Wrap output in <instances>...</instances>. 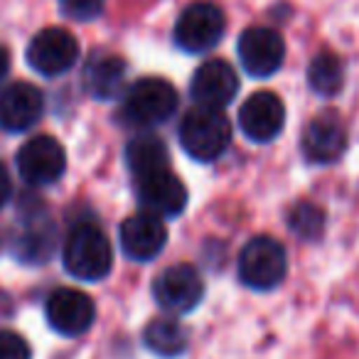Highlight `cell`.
<instances>
[{
  "instance_id": "cell-1",
  "label": "cell",
  "mask_w": 359,
  "mask_h": 359,
  "mask_svg": "<svg viewBox=\"0 0 359 359\" xmlns=\"http://www.w3.org/2000/svg\"><path fill=\"white\" fill-rule=\"evenodd\" d=\"M177 109V91L170 81L145 76L130 84L121 96L118 121L130 128H155L170 121Z\"/></svg>"
},
{
  "instance_id": "cell-2",
  "label": "cell",
  "mask_w": 359,
  "mask_h": 359,
  "mask_svg": "<svg viewBox=\"0 0 359 359\" xmlns=\"http://www.w3.org/2000/svg\"><path fill=\"white\" fill-rule=\"evenodd\" d=\"M62 261L69 276L94 283L111 273L114 249H111L109 236L96 224H76L65 241Z\"/></svg>"
},
{
  "instance_id": "cell-3",
  "label": "cell",
  "mask_w": 359,
  "mask_h": 359,
  "mask_svg": "<svg viewBox=\"0 0 359 359\" xmlns=\"http://www.w3.org/2000/svg\"><path fill=\"white\" fill-rule=\"evenodd\" d=\"M177 133L185 153L200 163L222 158L231 143V123L226 116L222 111L202 109V106L182 116Z\"/></svg>"
},
{
  "instance_id": "cell-4",
  "label": "cell",
  "mask_w": 359,
  "mask_h": 359,
  "mask_svg": "<svg viewBox=\"0 0 359 359\" xmlns=\"http://www.w3.org/2000/svg\"><path fill=\"white\" fill-rule=\"evenodd\" d=\"M288 273V254L273 236H254L239 254V280L251 290H273Z\"/></svg>"
},
{
  "instance_id": "cell-5",
  "label": "cell",
  "mask_w": 359,
  "mask_h": 359,
  "mask_svg": "<svg viewBox=\"0 0 359 359\" xmlns=\"http://www.w3.org/2000/svg\"><path fill=\"white\" fill-rule=\"evenodd\" d=\"M226 30L224 13L212 3H195L177 18L175 25V45L190 55H205L222 42Z\"/></svg>"
},
{
  "instance_id": "cell-6",
  "label": "cell",
  "mask_w": 359,
  "mask_h": 359,
  "mask_svg": "<svg viewBox=\"0 0 359 359\" xmlns=\"http://www.w3.org/2000/svg\"><path fill=\"white\" fill-rule=\"evenodd\" d=\"M153 298L165 313H192L205 298V280L190 264H175L153 280Z\"/></svg>"
},
{
  "instance_id": "cell-7",
  "label": "cell",
  "mask_w": 359,
  "mask_h": 359,
  "mask_svg": "<svg viewBox=\"0 0 359 359\" xmlns=\"http://www.w3.org/2000/svg\"><path fill=\"white\" fill-rule=\"evenodd\" d=\"M15 165L22 180L30 185H55L65 175L67 153L60 140H55L52 135H35V138L25 140L22 148L18 150Z\"/></svg>"
},
{
  "instance_id": "cell-8",
  "label": "cell",
  "mask_w": 359,
  "mask_h": 359,
  "mask_svg": "<svg viewBox=\"0 0 359 359\" xmlns=\"http://www.w3.org/2000/svg\"><path fill=\"white\" fill-rule=\"evenodd\" d=\"M79 60V42L69 30L47 27L27 45V62L42 76H60L69 72Z\"/></svg>"
},
{
  "instance_id": "cell-9",
  "label": "cell",
  "mask_w": 359,
  "mask_h": 359,
  "mask_svg": "<svg viewBox=\"0 0 359 359\" xmlns=\"http://www.w3.org/2000/svg\"><path fill=\"white\" fill-rule=\"evenodd\" d=\"M239 60L246 74L254 79H269L283 67L285 60V42L271 27H249L239 37Z\"/></svg>"
},
{
  "instance_id": "cell-10",
  "label": "cell",
  "mask_w": 359,
  "mask_h": 359,
  "mask_svg": "<svg viewBox=\"0 0 359 359\" xmlns=\"http://www.w3.org/2000/svg\"><path fill=\"white\" fill-rule=\"evenodd\" d=\"M47 323L65 337H79L89 332L96 320V305L86 293L76 288H57L45 303Z\"/></svg>"
},
{
  "instance_id": "cell-11",
  "label": "cell",
  "mask_w": 359,
  "mask_h": 359,
  "mask_svg": "<svg viewBox=\"0 0 359 359\" xmlns=\"http://www.w3.org/2000/svg\"><path fill=\"white\" fill-rule=\"evenodd\" d=\"M135 192H138V202L143 212L160 217V219L163 217H170V219L180 217L187 207V187L170 170H160V172L138 177L135 180Z\"/></svg>"
},
{
  "instance_id": "cell-12",
  "label": "cell",
  "mask_w": 359,
  "mask_h": 359,
  "mask_svg": "<svg viewBox=\"0 0 359 359\" xmlns=\"http://www.w3.org/2000/svg\"><path fill=\"white\" fill-rule=\"evenodd\" d=\"M285 126V106L273 91H256L241 104L239 128L254 143H271Z\"/></svg>"
},
{
  "instance_id": "cell-13",
  "label": "cell",
  "mask_w": 359,
  "mask_h": 359,
  "mask_svg": "<svg viewBox=\"0 0 359 359\" xmlns=\"http://www.w3.org/2000/svg\"><path fill=\"white\" fill-rule=\"evenodd\" d=\"M192 99L202 106V109H215L222 111L234 101L236 91H239V76H236L234 67L224 60H210L200 65L192 74L190 81Z\"/></svg>"
},
{
  "instance_id": "cell-14",
  "label": "cell",
  "mask_w": 359,
  "mask_h": 359,
  "mask_svg": "<svg viewBox=\"0 0 359 359\" xmlns=\"http://www.w3.org/2000/svg\"><path fill=\"white\" fill-rule=\"evenodd\" d=\"M303 155L313 165H332L347 150V126L337 114H320L305 126Z\"/></svg>"
},
{
  "instance_id": "cell-15",
  "label": "cell",
  "mask_w": 359,
  "mask_h": 359,
  "mask_svg": "<svg viewBox=\"0 0 359 359\" xmlns=\"http://www.w3.org/2000/svg\"><path fill=\"white\" fill-rule=\"evenodd\" d=\"M121 251L128 256L130 261H153L160 251L168 244V229H165L163 219L148 212L133 215L121 224Z\"/></svg>"
},
{
  "instance_id": "cell-16",
  "label": "cell",
  "mask_w": 359,
  "mask_h": 359,
  "mask_svg": "<svg viewBox=\"0 0 359 359\" xmlns=\"http://www.w3.org/2000/svg\"><path fill=\"white\" fill-rule=\"evenodd\" d=\"M45 111V96L27 81H15L0 91V126L13 133L30 130Z\"/></svg>"
},
{
  "instance_id": "cell-17",
  "label": "cell",
  "mask_w": 359,
  "mask_h": 359,
  "mask_svg": "<svg viewBox=\"0 0 359 359\" xmlns=\"http://www.w3.org/2000/svg\"><path fill=\"white\" fill-rule=\"evenodd\" d=\"M126 76H128V65L116 55H99L91 57L89 65L84 67V89L94 99L111 101L123 96Z\"/></svg>"
},
{
  "instance_id": "cell-18",
  "label": "cell",
  "mask_w": 359,
  "mask_h": 359,
  "mask_svg": "<svg viewBox=\"0 0 359 359\" xmlns=\"http://www.w3.org/2000/svg\"><path fill=\"white\" fill-rule=\"evenodd\" d=\"M57 249V229L52 222L35 219L15 236V256L22 264H45Z\"/></svg>"
},
{
  "instance_id": "cell-19",
  "label": "cell",
  "mask_w": 359,
  "mask_h": 359,
  "mask_svg": "<svg viewBox=\"0 0 359 359\" xmlns=\"http://www.w3.org/2000/svg\"><path fill=\"white\" fill-rule=\"evenodd\" d=\"M145 347L163 359H177L187 352L190 334L175 318H158L143 332Z\"/></svg>"
},
{
  "instance_id": "cell-20",
  "label": "cell",
  "mask_w": 359,
  "mask_h": 359,
  "mask_svg": "<svg viewBox=\"0 0 359 359\" xmlns=\"http://www.w3.org/2000/svg\"><path fill=\"white\" fill-rule=\"evenodd\" d=\"M126 163H128V170L138 180L145 177V175L160 172V170H170V155L158 135H135L126 145Z\"/></svg>"
},
{
  "instance_id": "cell-21",
  "label": "cell",
  "mask_w": 359,
  "mask_h": 359,
  "mask_svg": "<svg viewBox=\"0 0 359 359\" xmlns=\"http://www.w3.org/2000/svg\"><path fill=\"white\" fill-rule=\"evenodd\" d=\"M308 84L315 94L332 99L344 86V65L332 52H320L308 67Z\"/></svg>"
},
{
  "instance_id": "cell-22",
  "label": "cell",
  "mask_w": 359,
  "mask_h": 359,
  "mask_svg": "<svg viewBox=\"0 0 359 359\" xmlns=\"http://www.w3.org/2000/svg\"><path fill=\"white\" fill-rule=\"evenodd\" d=\"M288 226L300 239H320L325 231V212L310 202H298L288 215Z\"/></svg>"
},
{
  "instance_id": "cell-23",
  "label": "cell",
  "mask_w": 359,
  "mask_h": 359,
  "mask_svg": "<svg viewBox=\"0 0 359 359\" xmlns=\"http://www.w3.org/2000/svg\"><path fill=\"white\" fill-rule=\"evenodd\" d=\"M106 0H60V11L65 13L69 20H94L101 15Z\"/></svg>"
},
{
  "instance_id": "cell-24",
  "label": "cell",
  "mask_w": 359,
  "mask_h": 359,
  "mask_svg": "<svg viewBox=\"0 0 359 359\" xmlns=\"http://www.w3.org/2000/svg\"><path fill=\"white\" fill-rule=\"evenodd\" d=\"M0 359H32V349L18 332L0 330Z\"/></svg>"
},
{
  "instance_id": "cell-25",
  "label": "cell",
  "mask_w": 359,
  "mask_h": 359,
  "mask_svg": "<svg viewBox=\"0 0 359 359\" xmlns=\"http://www.w3.org/2000/svg\"><path fill=\"white\" fill-rule=\"evenodd\" d=\"M13 195V182H11V175H8V170L0 165V210L6 207V202L11 200Z\"/></svg>"
},
{
  "instance_id": "cell-26",
  "label": "cell",
  "mask_w": 359,
  "mask_h": 359,
  "mask_svg": "<svg viewBox=\"0 0 359 359\" xmlns=\"http://www.w3.org/2000/svg\"><path fill=\"white\" fill-rule=\"evenodd\" d=\"M8 72H11V52L6 47H0V81L6 79Z\"/></svg>"
}]
</instances>
